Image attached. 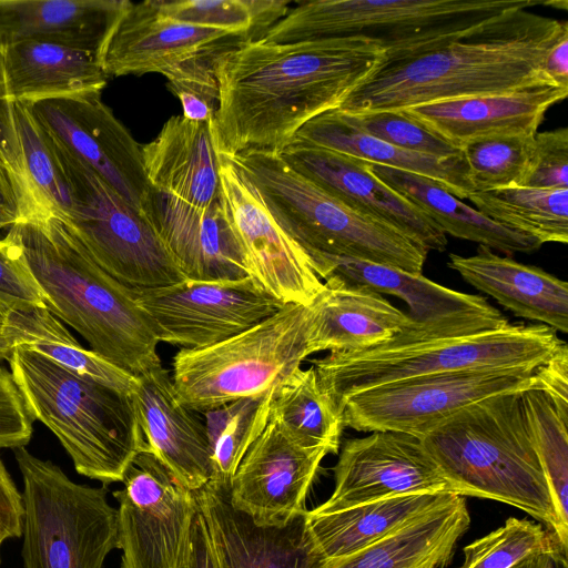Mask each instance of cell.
<instances>
[{
  "instance_id": "6da1fadb",
  "label": "cell",
  "mask_w": 568,
  "mask_h": 568,
  "mask_svg": "<svg viewBox=\"0 0 568 568\" xmlns=\"http://www.w3.org/2000/svg\"><path fill=\"white\" fill-rule=\"evenodd\" d=\"M384 50L361 39L248 41L216 60L217 152L280 154L313 118L337 109L379 64Z\"/></svg>"
},
{
  "instance_id": "7a4b0ae2",
  "label": "cell",
  "mask_w": 568,
  "mask_h": 568,
  "mask_svg": "<svg viewBox=\"0 0 568 568\" xmlns=\"http://www.w3.org/2000/svg\"><path fill=\"white\" fill-rule=\"evenodd\" d=\"M566 31L567 21L526 8L510 10L428 50L384 57L337 110L400 111L550 83L542 75V62Z\"/></svg>"
},
{
  "instance_id": "3957f363",
  "label": "cell",
  "mask_w": 568,
  "mask_h": 568,
  "mask_svg": "<svg viewBox=\"0 0 568 568\" xmlns=\"http://www.w3.org/2000/svg\"><path fill=\"white\" fill-rule=\"evenodd\" d=\"M565 341L544 324H513L496 308L416 323L365 349L312 361L322 388L339 407L362 390L400 379L467 369H537Z\"/></svg>"
},
{
  "instance_id": "277c9868",
  "label": "cell",
  "mask_w": 568,
  "mask_h": 568,
  "mask_svg": "<svg viewBox=\"0 0 568 568\" xmlns=\"http://www.w3.org/2000/svg\"><path fill=\"white\" fill-rule=\"evenodd\" d=\"M7 234L20 246L45 307L91 351L134 376L161 363L159 341L132 291L92 260L63 221L39 213Z\"/></svg>"
},
{
  "instance_id": "5b68a950",
  "label": "cell",
  "mask_w": 568,
  "mask_h": 568,
  "mask_svg": "<svg viewBox=\"0 0 568 568\" xmlns=\"http://www.w3.org/2000/svg\"><path fill=\"white\" fill-rule=\"evenodd\" d=\"M420 440L463 496L491 499L525 511L551 530L567 550L568 529L557 516L521 392L469 404Z\"/></svg>"
},
{
  "instance_id": "8992f818",
  "label": "cell",
  "mask_w": 568,
  "mask_h": 568,
  "mask_svg": "<svg viewBox=\"0 0 568 568\" xmlns=\"http://www.w3.org/2000/svg\"><path fill=\"white\" fill-rule=\"evenodd\" d=\"M8 361L31 417L55 435L77 473L103 485L123 481L148 448L131 396L81 378L21 344Z\"/></svg>"
},
{
  "instance_id": "52a82bcc",
  "label": "cell",
  "mask_w": 568,
  "mask_h": 568,
  "mask_svg": "<svg viewBox=\"0 0 568 568\" xmlns=\"http://www.w3.org/2000/svg\"><path fill=\"white\" fill-rule=\"evenodd\" d=\"M538 0H312L300 2L260 39L285 44L361 38L384 57L428 50Z\"/></svg>"
},
{
  "instance_id": "ba28073f",
  "label": "cell",
  "mask_w": 568,
  "mask_h": 568,
  "mask_svg": "<svg viewBox=\"0 0 568 568\" xmlns=\"http://www.w3.org/2000/svg\"><path fill=\"white\" fill-rule=\"evenodd\" d=\"M225 156L255 187L281 227L305 252L422 273L428 251L398 231L334 199L280 154L247 152Z\"/></svg>"
},
{
  "instance_id": "9c48e42d",
  "label": "cell",
  "mask_w": 568,
  "mask_h": 568,
  "mask_svg": "<svg viewBox=\"0 0 568 568\" xmlns=\"http://www.w3.org/2000/svg\"><path fill=\"white\" fill-rule=\"evenodd\" d=\"M310 353V310L285 304L277 313L220 343L181 348L172 361L176 398L205 414L274 390Z\"/></svg>"
},
{
  "instance_id": "30bf717a",
  "label": "cell",
  "mask_w": 568,
  "mask_h": 568,
  "mask_svg": "<svg viewBox=\"0 0 568 568\" xmlns=\"http://www.w3.org/2000/svg\"><path fill=\"white\" fill-rule=\"evenodd\" d=\"M22 477L24 568H102L119 549L118 508L105 487L78 484L51 460L13 449Z\"/></svg>"
},
{
  "instance_id": "8fae6325",
  "label": "cell",
  "mask_w": 568,
  "mask_h": 568,
  "mask_svg": "<svg viewBox=\"0 0 568 568\" xmlns=\"http://www.w3.org/2000/svg\"><path fill=\"white\" fill-rule=\"evenodd\" d=\"M54 145L71 195L70 210L59 219L92 260L132 291L186 280L151 221L92 170Z\"/></svg>"
},
{
  "instance_id": "7c38bea8",
  "label": "cell",
  "mask_w": 568,
  "mask_h": 568,
  "mask_svg": "<svg viewBox=\"0 0 568 568\" xmlns=\"http://www.w3.org/2000/svg\"><path fill=\"white\" fill-rule=\"evenodd\" d=\"M536 371L486 368L414 376L353 394L339 408L345 427L422 438L469 404L539 386Z\"/></svg>"
},
{
  "instance_id": "4fadbf2b",
  "label": "cell",
  "mask_w": 568,
  "mask_h": 568,
  "mask_svg": "<svg viewBox=\"0 0 568 568\" xmlns=\"http://www.w3.org/2000/svg\"><path fill=\"white\" fill-rule=\"evenodd\" d=\"M118 500L121 568H183L197 504L194 493L146 448L129 466Z\"/></svg>"
},
{
  "instance_id": "5bb4252c",
  "label": "cell",
  "mask_w": 568,
  "mask_h": 568,
  "mask_svg": "<svg viewBox=\"0 0 568 568\" xmlns=\"http://www.w3.org/2000/svg\"><path fill=\"white\" fill-rule=\"evenodd\" d=\"M132 293L158 341L181 348H201L225 341L285 305L250 276L222 282L184 280Z\"/></svg>"
},
{
  "instance_id": "9a60e30c",
  "label": "cell",
  "mask_w": 568,
  "mask_h": 568,
  "mask_svg": "<svg viewBox=\"0 0 568 568\" xmlns=\"http://www.w3.org/2000/svg\"><path fill=\"white\" fill-rule=\"evenodd\" d=\"M28 106L59 148L146 216L152 187L142 145L101 100V93L42 100Z\"/></svg>"
},
{
  "instance_id": "2e32d148",
  "label": "cell",
  "mask_w": 568,
  "mask_h": 568,
  "mask_svg": "<svg viewBox=\"0 0 568 568\" xmlns=\"http://www.w3.org/2000/svg\"><path fill=\"white\" fill-rule=\"evenodd\" d=\"M219 159L221 200L250 277L283 304L308 306L324 285L308 255L232 161L221 153Z\"/></svg>"
},
{
  "instance_id": "e0dca14e",
  "label": "cell",
  "mask_w": 568,
  "mask_h": 568,
  "mask_svg": "<svg viewBox=\"0 0 568 568\" xmlns=\"http://www.w3.org/2000/svg\"><path fill=\"white\" fill-rule=\"evenodd\" d=\"M331 497L316 514L412 494H454L462 490L440 470L420 438L382 430L352 438L339 447Z\"/></svg>"
},
{
  "instance_id": "ac0fdd59",
  "label": "cell",
  "mask_w": 568,
  "mask_h": 568,
  "mask_svg": "<svg viewBox=\"0 0 568 568\" xmlns=\"http://www.w3.org/2000/svg\"><path fill=\"white\" fill-rule=\"evenodd\" d=\"M251 40L242 32L178 21L156 10L152 0L124 11L100 52L109 77L171 71L200 58L219 57Z\"/></svg>"
},
{
  "instance_id": "d6986e66",
  "label": "cell",
  "mask_w": 568,
  "mask_h": 568,
  "mask_svg": "<svg viewBox=\"0 0 568 568\" xmlns=\"http://www.w3.org/2000/svg\"><path fill=\"white\" fill-rule=\"evenodd\" d=\"M327 454L297 445L270 416L233 475L232 506L256 525H285L306 510L307 493Z\"/></svg>"
},
{
  "instance_id": "ffe728a7",
  "label": "cell",
  "mask_w": 568,
  "mask_h": 568,
  "mask_svg": "<svg viewBox=\"0 0 568 568\" xmlns=\"http://www.w3.org/2000/svg\"><path fill=\"white\" fill-rule=\"evenodd\" d=\"M229 490L207 483L193 491L219 568H323L307 509L285 525L260 526L232 506Z\"/></svg>"
},
{
  "instance_id": "44dd1931",
  "label": "cell",
  "mask_w": 568,
  "mask_h": 568,
  "mask_svg": "<svg viewBox=\"0 0 568 568\" xmlns=\"http://www.w3.org/2000/svg\"><path fill=\"white\" fill-rule=\"evenodd\" d=\"M280 155L357 213L398 231L428 252L446 250L447 235L424 212L372 174L365 161L294 144L287 145Z\"/></svg>"
},
{
  "instance_id": "7402d4cb",
  "label": "cell",
  "mask_w": 568,
  "mask_h": 568,
  "mask_svg": "<svg viewBox=\"0 0 568 568\" xmlns=\"http://www.w3.org/2000/svg\"><path fill=\"white\" fill-rule=\"evenodd\" d=\"M131 398L148 449L190 490L205 486L212 476L206 425L179 402L161 363L136 375Z\"/></svg>"
},
{
  "instance_id": "603a6c76",
  "label": "cell",
  "mask_w": 568,
  "mask_h": 568,
  "mask_svg": "<svg viewBox=\"0 0 568 568\" xmlns=\"http://www.w3.org/2000/svg\"><path fill=\"white\" fill-rule=\"evenodd\" d=\"M146 216L186 280L250 276L221 197L199 210L152 190Z\"/></svg>"
},
{
  "instance_id": "cb8c5ba5",
  "label": "cell",
  "mask_w": 568,
  "mask_h": 568,
  "mask_svg": "<svg viewBox=\"0 0 568 568\" xmlns=\"http://www.w3.org/2000/svg\"><path fill=\"white\" fill-rule=\"evenodd\" d=\"M568 89L540 83L519 90L448 100L400 110L459 148L491 135H535L546 112L565 100Z\"/></svg>"
},
{
  "instance_id": "d4e9b609",
  "label": "cell",
  "mask_w": 568,
  "mask_h": 568,
  "mask_svg": "<svg viewBox=\"0 0 568 568\" xmlns=\"http://www.w3.org/2000/svg\"><path fill=\"white\" fill-rule=\"evenodd\" d=\"M212 120L196 122L182 115L171 116L158 136L142 145L152 190L199 210L221 197Z\"/></svg>"
},
{
  "instance_id": "484cf974",
  "label": "cell",
  "mask_w": 568,
  "mask_h": 568,
  "mask_svg": "<svg viewBox=\"0 0 568 568\" xmlns=\"http://www.w3.org/2000/svg\"><path fill=\"white\" fill-rule=\"evenodd\" d=\"M308 310L311 355L373 347L416 324L382 294L333 280L325 281Z\"/></svg>"
},
{
  "instance_id": "4316f807",
  "label": "cell",
  "mask_w": 568,
  "mask_h": 568,
  "mask_svg": "<svg viewBox=\"0 0 568 568\" xmlns=\"http://www.w3.org/2000/svg\"><path fill=\"white\" fill-rule=\"evenodd\" d=\"M447 265L464 281L496 300L515 316L568 332V284L552 274L500 256L479 245L476 254H449Z\"/></svg>"
},
{
  "instance_id": "83f0119b",
  "label": "cell",
  "mask_w": 568,
  "mask_h": 568,
  "mask_svg": "<svg viewBox=\"0 0 568 568\" xmlns=\"http://www.w3.org/2000/svg\"><path fill=\"white\" fill-rule=\"evenodd\" d=\"M129 0H0V50L55 42L100 54Z\"/></svg>"
},
{
  "instance_id": "f1b7e54d",
  "label": "cell",
  "mask_w": 568,
  "mask_h": 568,
  "mask_svg": "<svg viewBox=\"0 0 568 568\" xmlns=\"http://www.w3.org/2000/svg\"><path fill=\"white\" fill-rule=\"evenodd\" d=\"M320 278L367 287L403 300L416 323H434L453 316L496 310L480 295L458 292L390 265L351 257L306 252Z\"/></svg>"
},
{
  "instance_id": "f546056e",
  "label": "cell",
  "mask_w": 568,
  "mask_h": 568,
  "mask_svg": "<svg viewBox=\"0 0 568 568\" xmlns=\"http://www.w3.org/2000/svg\"><path fill=\"white\" fill-rule=\"evenodd\" d=\"M13 103L101 93L110 78L95 51L55 42L30 41L3 51Z\"/></svg>"
},
{
  "instance_id": "4dcf8cb0",
  "label": "cell",
  "mask_w": 568,
  "mask_h": 568,
  "mask_svg": "<svg viewBox=\"0 0 568 568\" xmlns=\"http://www.w3.org/2000/svg\"><path fill=\"white\" fill-rule=\"evenodd\" d=\"M290 144L321 148L423 175L434 180L459 200L467 199L474 192L463 154L440 159L399 149L358 130L337 109L306 122Z\"/></svg>"
},
{
  "instance_id": "1f68e13d",
  "label": "cell",
  "mask_w": 568,
  "mask_h": 568,
  "mask_svg": "<svg viewBox=\"0 0 568 568\" xmlns=\"http://www.w3.org/2000/svg\"><path fill=\"white\" fill-rule=\"evenodd\" d=\"M470 525L464 496L323 568H444Z\"/></svg>"
},
{
  "instance_id": "d6a6232c",
  "label": "cell",
  "mask_w": 568,
  "mask_h": 568,
  "mask_svg": "<svg viewBox=\"0 0 568 568\" xmlns=\"http://www.w3.org/2000/svg\"><path fill=\"white\" fill-rule=\"evenodd\" d=\"M365 164L372 174L424 212L446 235L509 255L532 253L542 245L485 216L434 180L372 162L365 161Z\"/></svg>"
},
{
  "instance_id": "836d02e7",
  "label": "cell",
  "mask_w": 568,
  "mask_h": 568,
  "mask_svg": "<svg viewBox=\"0 0 568 568\" xmlns=\"http://www.w3.org/2000/svg\"><path fill=\"white\" fill-rule=\"evenodd\" d=\"M454 494H412L383 498L343 510H308L311 531L326 557L333 559L361 550L452 503Z\"/></svg>"
},
{
  "instance_id": "e575fe53",
  "label": "cell",
  "mask_w": 568,
  "mask_h": 568,
  "mask_svg": "<svg viewBox=\"0 0 568 568\" xmlns=\"http://www.w3.org/2000/svg\"><path fill=\"white\" fill-rule=\"evenodd\" d=\"M3 318L16 345H24L81 378L124 395L131 396L133 393L136 376L84 348L47 307L13 311Z\"/></svg>"
},
{
  "instance_id": "d590c367",
  "label": "cell",
  "mask_w": 568,
  "mask_h": 568,
  "mask_svg": "<svg viewBox=\"0 0 568 568\" xmlns=\"http://www.w3.org/2000/svg\"><path fill=\"white\" fill-rule=\"evenodd\" d=\"M270 416L297 445L338 453L343 414L322 388L313 366L298 368L273 392Z\"/></svg>"
},
{
  "instance_id": "8d00e7d4",
  "label": "cell",
  "mask_w": 568,
  "mask_h": 568,
  "mask_svg": "<svg viewBox=\"0 0 568 568\" xmlns=\"http://www.w3.org/2000/svg\"><path fill=\"white\" fill-rule=\"evenodd\" d=\"M467 200L496 223L541 244L568 242V189L513 186L474 191Z\"/></svg>"
},
{
  "instance_id": "74e56055",
  "label": "cell",
  "mask_w": 568,
  "mask_h": 568,
  "mask_svg": "<svg viewBox=\"0 0 568 568\" xmlns=\"http://www.w3.org/2000/svg\"><path fill=\"white\" fill-rule=\"evenodd\" d=\"M274 390L204 414L211 443L210 484L230 489L240 462L268 422Z\"/></svg>"
},
{
  "instance_id": "f35d334b",
  "label": "cell",
  "mask_w": 568,
  "mask_h": 568,
  "mask_svg": "<svg viewBox=\"0 0 568 568\" xmlns=\"http://www.w3.org/2000/svg\"><path fill=\"white\" fill-rule=\"evenodd\" d=\"M13 108L26 178L37 214L63 217L70 210L71 195L55 145L28 104L14 103Z\"/></svg>"
},
{
  "instance_id": "ab89813d",
  "label": "cell",
  "mask_w": 568,
  "mask_h": 568,
  "mask_svg": "<svg viewBox=\"0 0 568 568\" xmlns=\"http://www.w3.org/2000/svg\"><path fill=\"white\" fill-rule=\"evenodd\" d=\"M521 397L557 516L568 529V416L540 386L521 392Z\"/></svg>"
},
{
  "instance_id": "60d3db41",
  "label": "cell",
  "mask_w": 568,
  "mask_h": 568,
  "mask_svg": "<svg viewBox=\"0 0 568 568\" xmlns=\"http://www.w3.org/2000/svg\"><path fill=\"white\" fill-rule=\"evenodd\" d=\"M162 14L181 22L245 33L260 40L290 11L287 0H152Z\"/></svg>"
},
{
  "instance_id": "b9f144b4",
  "label": "cell",
  "mask_w": 568,
  "mask_h": 568,
  "mask_svg": "<svg viewBox=\"0 0 568 568\" xmlns=\"http://www.w3.org/2000/svg\"><path fill=\"white\" fill-rule=\"evenodd\" d=\"M565 550L556 535L542 524L515 517L464 547L460 568H513L523 560Z\"/></svg>"
},
{
  "instance_id": "7bdbcfd3",
  "label": "cell",
  "mask_w": 568,
  "mask_h": 568,
  "mask_svg": "<svg viewBox=\"0 0 568 568\" xmlns=\"http://www.w3.org/2000/svg\"><path fill=\"white\" fill-rule=\"evenodd\" d=\"M535 135H491L460 146L474 191L521 186Z\"/></svg>"
},
{
  "instance_id": "ee69618b",
  "label": "cell",
  "mask_w": 568,
  "mask_h": 568,
  "mask_svg": "<svg viewBox=\"0 0 568 568\" xmlns=\"http://www.w3.org/2000/svg\"><path fill=\"white\" fill-rule=\"evenodd\" d=\"M342 113L358 130L399 149L440 159L462 155L459 148L400 111Z\"/></svg>"
},
{
  "instance_id": "f6af8a7d",
  "label": "cell",
  "mask_w": 568,
  "mask_h": 568,
  "mask_svg": "<svg viewBox=\"0 0 568 568\" xmlns=\"http://www.w3.org/2000/svg\"><path fill=\"white\" fill-rule=\"evenodd\" d=\"M45 307L43 294L32 276L18 243L0 239V315Z\"/></svg>"
},
{
  "instance_id": "bcb514c9",
  "label": "cell",
  "mask_w": 568,
  "mask_h": 568,
  "mask_svg": "<svg viewBox=\"0 0 568 568\" xmlns=\"http://www.w3.org/2000/svg\"><path fill=\"white\" fill-rule=\"evenodd\" d=\"M521 186L568 189V129L537 132Z\"/></svg>"
},
{
  "instance_id": "7dc6e473",
  "label": "cell",
  "mask_w": 568,
  "mask_h": 568,
  "mask_svg": "<svg viewBox=\"0 0 568 568\" xmlns=\"http://www.w3.org/2000/svg\"><path fill=\"white\" fill-rule=\"evenodd\" d=\"M32 422L11 372L0 365V448L24 447L32 435Z\"/></svg>"
},
{
  "instance_id": "c3c4849f",
  "label": "cell",
  "mask_w": 568,
  "mask_h": 568,
  "mask_svg": "<svg viewBox=\"0 0 568 568\" xmlns=\"http://www.w3.org/2000/svg\"><path fill=\"white\" fill-rule=\"evenodd\" d=\"M13 105L8 91L4 54L0 50V162L19 180L32 201L16 128Z\"/></svg>"
},
{
  "instance_id": "681fc988",
  "label": "cell",
  "mask_w": 568,
  "mask_h": 568,
  "mask_svg": "<svg viewBox=\"0 0 568 568\" xmlns=\"http://www.w3.org/2000/svg\"><path fill=\"white\" fill-rule=\"evenodd\" d=\"M36 207L19 180L0 162V231L36 214Z\"/></svg>"
},
{
  "instance_id": "f907efd6",
  "label": "cell",
  "mask_w": 568,
  "mask_h": 568,
  "mask_svg": "<svg viewBox=\"0 0 568 568\" xmlns=\"http://www.w3.org/2000/svg\"><path fill=\"white\" fill-rule=\"evenodd\" d=\"M540 388L558 410L568 416V346L564 342L556 353L536 371Z\"/></svg>"
},
{
  "instance_id": "816d5d0a",
  "label": "cell",
  "mask_w": 568,
  "mask_h": 568,
  "mask_svg": "<svg viewBox=\"0 0 568 568\" xmlns=\"http://www.w3.org/2000/svg\"><path fill=\"white\" fill-rule=\"evenodd\" d=\"M22 494L0 459V544L22 536Z\"/></svg>"
},
{
  "instance_id": "f5cc1de1",
  "label": "cell",
  "mask_w": 568,
  "mask_h": 568,
  "mask_svg": "<svg viewBox=\"0 0 568 568\" xmlns=\"http://www.w3.org/2000/svg\"><path fill=\"white\" fill-rule=\"evenodd\" d=\"M183 568H219L211 538L199 507L193 518Z\"/></svg>"
},
{
  "instance_id": "db71d44e",
  "label": "cell",
  "mask_w": 568,
  "mask_h": 568,
  "mask_svg": "<svg viewBox=\"0 0 568 568\" xmlns=\"http://www.w3.org/2000/svg\"><path fill=\"white\" fill-rule=\"evenodd\" d=\"M541 72L550 83L568 89V31L548 50Z\"/></svg>"
},
{
  "instance_id": "11a10c76",
  "label": "cell",
  "mask_w": 568,
  "mask_h": 568,
  "mask_svg": "<svg viewBox=\"0 0 568 568\" xmlns=\"http://www.w3.org/2000/svg\"><path fill=\"white\" fill-rule=\"evenodd\" d=\"M538 568H568L567 551L559 549L540 555Z\"/></svg>"
},
{
  "instance_id": "9f6ffc18",
  "label": "cell",
  "mask_w": 568,
  "mask_h": 568,
  "mask_svg": "<svg viewBox=\"0 0 568 568\" xmlns=\"http://www.w3.org/2000/svg\"><path fill=\"white\" fill-rule=\"evenodd\" d=\"M16 346L13 336L8 332L4 325V318L0 315V365L3 361H8L12 349Z\"/></svg>"
},
{
  "instance_id": "6f0895ef",
  "label": "cell",
  "mask_w": 568,
  "mask_h": 568,
  "mask_svg": "<svg viewBox=\"0 0 568 568\" xmlns=\"http://www.w3.org/2000/svg\"><path fill=\"white\" fill-rule=\"evenodd\" d=\"M539 556L527 558L513 568H538Z\"/></svg>"
},
{
  "instance_id": "680465c9",
  "label": "cell",
  "mask_w": 568,
  "mask_h": 568,
  "mask_svg": "<svg viewBox=\"0 0 568 568\" xmlns=\"http://www.w3.org/2000/svg\"><path fill=\"white\" fill-rule=\"evenodd\" d=\"M0 547H1V544H0Z\"/></svg>"
}]
</instances>
